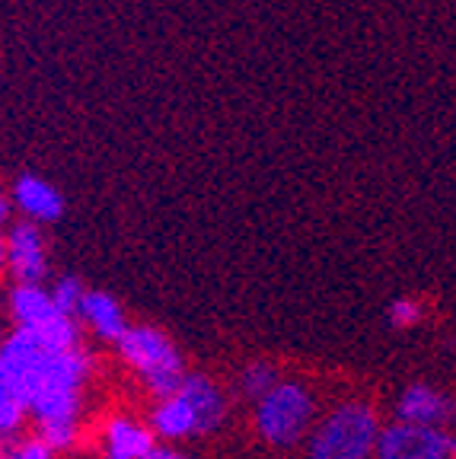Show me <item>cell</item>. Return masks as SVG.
<instances>
[{
	"mask_svg": "<svg viewBox=\"0 0 456 459\" xmlns=\"http://www.w3.org/2000/svg\"><path fill=\"white\" fill-rule=\"evenodd\" d=\"M96 360L86 344L77 348H57L48 358L36 395L29 402V424L36 434L61 456L80 444L83 411L90 383H93Z\"/></svg>",
	"mask_w": 456,
	"mask_h": 459,
	"instance_id": "cell-1",
	"label": "cell"
},
{
	"mask_svg": "<svg viewBox=\"0 0 456 459\" xmlns=\"http://www.w3.org/2000/svg\"><path fill=\"white\" fill-rule=\"evenodd\" d=\"M157 446V437L147 421L131 415L106 418L100 430V456L102 459H147Z\"/></svg>",
	"mask_w": 456,
	"mask_h": 459,
	"instance_id": "cell-10",
	"label": "cell"
},
{
	"mask_svg": "<svg viewBox=\"0 0 456 459\" xmlns=\"http://www.w3.org/2000/svg\"><path fill=\"white\" fill-rule=\"evenodd\" d=\"M7 274V239H4V230H0V278Z\"/></svg>",
	"mask_w": 456,
	"mask_h": 459,
	"instance_id": "cell-18",
	"label": "cell"
},
{
	"mask_svg": "<svg viewBox=\"0 0 456 459\" xmlns=\"http://www.w3.org/2000/svg\"><path fill=\"white\" fill-rule=\"evenodd\" d=\"M377 459H456V434L399 421L383 424Z\"/></svg>",
	"mask_w": 456,
	"mask_h": 459,
	"instance_id": "cell-6",
	"label": "cell"
},
{
	"mask_svg": "<svg viewBox=\"0 0 456 459\" xmlns=\"http://www.w3.org/2000/svg\"><path fill=\"white\" fill-rule=\"evenodd\" d=\"M13 221H16V214H13V204H10V195L0 192V230H7Z\"/></svg>",
	"mask_w": 456,
	"mask_h": 459,
	"instance_id": "cell-17",
	"label": "cell"
},
{
	"mask_svg": "<svg viewBox=\"0 0 456 459\" xmlns=\"http://www.w3.org/2000/svg\"><path fill=\"white\" fill-rule=\"evenodd\" d=\"M320 421L316 393L300 380H278L259 402H252V430L271 450L307 444Z\"/></svg>",
	"mask_w": 456,
	"mask_h": 459,
	"instance_id": "cell-3",
	"label": "cell"
},
{
	"mask_svg": "<svg viewBox=\"0 0 456 459\" xmlns=\"http://www.w3.org/2000/svg\"><path fill=\"white\" fill-rule=\"evenodd\" d=\"M176 393L192 405L205 437L224 428V421H227V415H230V399L217 380H211L207 373H186V380L179 383Z\"/></svg>",
	"mask_w": 456,
	"mask_h": 459,
	"instance_id": "cell-11",
	"label": "cell"
},
{
	"mask_svg": "<svg viewBox=\"0 0 456 459\" xmlns=\"http://www.w3.org/2000/svg\"><path fill=\"white\" fill-rule=\"evenodd\" d=\"M115 351H118L121 364L137 377V383L153 395V402L176 393L189 373L186 358L176 348V342L157 325H128V332L115 344Z\"/></svg>",
	"mask_w": 456,
	"mask_h": 459,
	"instance_id": "cell-4",
	"label": "cell"
},
{
	"mask_svg": "<svg viewBox=\"0 0 456 459\" xmlns=\"http://www.w3.org/2000/svg\"><path fill=\"white\" fill-rule=\"evenodd\" d=\"M396 421L412 428L447 430L456 421V399L428 383H412L396 399Z\"/></svg>",
	"mask_w": 456,
	"mask_h": 459,
	"instance_id": "cell-9",
	"label": "cell"
},
{
	"mask_svg": "<svg viewBox=\"0 0 456 459\" xmlns=\"http://www.w3.org/2000/svg\"><path fill=\"white\" fill-rule=\"evenodd\" d=\"M10 204H13L16 221H29L36 227H48L65 217V195L57 192L48 179L36 172H22L10 186Z\"/></svg>",
	"mask_w": 456,
	"mask_h": 459,
	"instance_id": "cell-8",
	"label": "cell"
},
{
	"mask_svg": "<svg viewBox=\"0 0 456 459\" xmlns=\"http://www.w3.org/2000/svg\"><path fill=\"white\" fill-rule=\"evenodd\" d=\"M4 316L10 319L13 329L36 335L39 342L51 344V348L83 344V329L77 325V319H71L55 307L45 284H10L7 300H4Z\"/></svg>",
	"mask_w": 456,
	"mask_h": 459,
	"instance_id": "cell-5",
	"label": "cell"
},
{
	"mask_svg": "<svg viewBox=\"0 0 456 459\" xmlns=\"http://www.w3.org/2000/svg\"><path fill=\"white\" fill-rule=\"evenodd\" d=\"M7 239V274L13 284H45L48 281V239L42 227L13 221L4 230Z\"/></svg>",
	"mask_w": 456,
	"mask_h": 459,
	"instance_id": "cell-7",
	"label": "cell"
},
{
	"mask_svg": "<svg viewBox=\"0 0 456 459\" xmlns=\"http://www.w3.org/2000/svg\"><path fill=\"white\" fill-rule=\"evenodd\" d=\"M386 319H390L392 329H415L425 319V307L415 297H396L386 309Z\"/></svg>",
	"mask_w": 456,
	"mask_h": 459,
	"instance_id": "cell-16",
	"label": "cell"
},
{
	"mask_svg": "<svg viewBox=\"0 0 456 459\" xmlns=\"http://www.w3.org/2000/svg\"><path fill=\"white\" fill-rule=\"evenodd\" d=\"M45 287H48V294H51V300H55V307L61 309L65 316H71V319H77V309H80V303H83V297H86V290H90V287H86L77 274H57V278L51 281V284H45Z\"/></svg>",
	"mask_w": 456,
	"mask_h": 459,
	"instance_id": "cell-14",
	"label": "cell"
},
{
	"mask_svg": "<svg viewBox=\"0 0 456 459\" xmlns=\"http://www.w3.org/2000/svg\"><path fill=\"white\" fill-rule=\"evenodd\" d=\"M77 325H83V332L96 338L102 344H118V338L128 332V316L125 307L115 300L106 290H86L83 303L77 309Z\"/></svg>",
	"mask_w": 456,
	"mask_h": 459,
	"instance_id": "cell-12",
	"label": "cell"
},
{
	"mask_svg": "<svg viewBox=\"0 0 456 459\" xmlns=\"http://www.w3.org/2000/svg\"><path fill=\"white\" fill-rule=\"evenodd\" d=\"M0 459H57V453L39 434H20L7 446H0Z\"/></svg>",
	"mask_w": 456,
	"mask_h": 459,
	"instance_id": "cell-15",
	"label": "cell"
},
{
	"mask_svg": "<svg viewBox=\"0 0 456 459\" xmlns=\"http://www.w3.org/2000/svg\"><path fill=\"white\" fill-rule=\"evenodd\" d=\"M278 380L281 373L271 360H250L240 370V377H236V389H240V395L246 402H259Z\"/></svg>",
	"mask_w": 456,
	"mask_h": 459,
	"instance_id": "cell-13",
	"label": "cell"
},
{
	"mask_svg": "<svg viewBox=\"0 0 456 459\" xmlns=\"http://www.w3.org/2000/svg\"><path fill=\"white\" fill-rule=\"evenodd\" d=\"M380 421L377 409L364 399H345L320 415L307 437V459H377Z\"/></svg>",
	"mask_w": 456,
	"mask_h": 459,
	"instance_id": "cell-2",
	"label": "cell"
},
{
	"mask_svg": "<svg viewBox=\"0 0 456 459\" xmlns=\"http://www.w3.org/2000/svg\"><path fill=\"white\" fill-rule=\"evenodd\" d=\"M4 319H7V316L0 313V342H4V335H7V332H4Z\"/></svg>",
	"mask_w": 456,
	"mask_h": 459,
	"instance_id": "cell-19",
	"label": "cell"
}]
</instances>
